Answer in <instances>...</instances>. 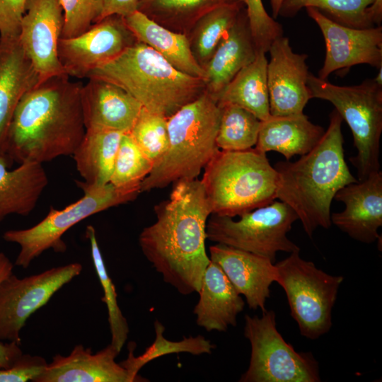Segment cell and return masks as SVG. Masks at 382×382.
<instances>
[{
    "label": "cell",
    "instance_id": "ab89813d",
    "mask_svg": "<svg viewBox=\"0 0 382 382\" xmlns=\"http://www.w3.org/2000/svg\"><path fill=\"white\" fill-rule=\"evenodd\" d=\"M28 0H0V38L18 37Z\"/></svg>",
    "mask_w": 382,
    "mask_h": 382
},
{
    "label": "cell",
    "instance_id": "83f0119b",
    "mask_svg": "<svg viewBox=\"0 0 382 382\" xmlns=\"http://www.w3.org/2000/svg\"><path fill=\"white\" fill-rule=\"evenodd\" d=\"M123 134L110 129H86L72 155L76 170L85 183L103 185L110 183Z\"/></svg>",
    "mask_w": 382,
    "mask_h": 382
},
{
    "label": "cell",
    "instance_id": "d590c367",
    "mask_svg": "<svg viewBox=\"0 0 382 382\" xmlns=\"http://www.w3.org/2000/svg\"><path fill=\"white\" fill-rule=\"evenodd\" d=\"M128 134L146 157L154 164L168 146V118L142 108Z\"/></svg>",
    "mask_w": 382,
    "mask_h": 382
},
{
    "label": "cell",
    "instance_id": "30bf717a",
    "mask_svg": "<svg viewBox=\"0 0 382 382\" xmlns=\"http://www.w3.org/2000/svg\"><path fill=\"white\" fill-rule=\"evenodd\" d=\"M244 336L251 347L250 363L240 382H319L318 363L313 354L296 352L279 332L276 315L245 316Z\"/></svg>",
    "mask_w": 382,
    "mask_h": 382
},
{
    "label": "cell",
    "instance_id": "f546056e",
    "mask_svg": "<svg viewBox=\"0 0 382 382\" xmlns=\"http://www.w3.org/2000/svg\"><path fill=\"white\" fill-rule=\"evenodd\" d=\"M154 330L156 337L154 342L141 354L134 355L136 345L132 342L129 345V353L127 359L120 362L127 369L134 382L148 381L139 376L138 373L144 365L156 358L166 354L181 352L190 353L193 355L211 354L215 347L209 340L202 335L185 337L180 341L167 340L163 335L165 327L158 320L154 322Z\"/></svg>",
    "mask_w": 382,
    "mask_h": 382
},
{
    "label": "cell",
    "instance_id": "52a82bcc",
    "mask_svg": "<svg viewBox=\"0 0 382 382\" xmlns=\"http://www.w3.org/2000/svg\"><path fill=\"white\" fill-rule=\"evenodd\" d=\"M307 86L311 98L331 103L349 125L357 151L349 161L357 169L358 180L381 170L382 86L374 79L355 86H337L309 72Z\"/></svg>",
    "mask_w": 382,
    "mask_h": 382
},
{
    "label": "cell",
    "instance_id": "ee69618b",
    "mask_svg": "<svg viewBox=\"0 0 382 382\" xmlns=\"http://www.w3.org/2000/svg\"><path fill=\"white\" fill-rule=\"evenodd\" d=\"M283 0H270L272 8V18L276 19L279 16V11Z\"/></svg>",
    "mask_w": 382,
    "mask_h": 382
},
{
    "label": "cell",
    "instance_id": "8d00e7d4",
    "mask_svg": "<svg viewBox=\"0 0 382 382\" xmlns=\"http://www.w3.org/2000/svg\"><path fill=\"white\" fill-rule=\"evenodd\" d=\"M64 24L61 37L77 36L96 23L103 10V0H59Z\"/></svg>",
    "mask_w": 382,
    "mask_h": 382
},
{
    "label": "cell",
    "instance_id": "7a4b0ae2",
    "mask_svg": "<svg viewBox=\"0 0 382 382\" xmlns=\"http://www.w3.org/2000/svg\"><path fill=\"white\" fill-rule=\"evenodd\" d=\"M66 74L39 83L21 99L12 118L6 155L11 163L42 164L72 156L86 132L82 84Z\"/></svg>",
    "mask_w": 382,
    "mask_h": 382
},
{
    "label": "cell",
    "instance_id": "7bdbcfd3",
    "mask_svg": "<svg viewBox=\"0 0 382 382\" xmlns=\"http://www.w3.org/2000/svg\"><path fill=\"white\" fill-rule=\"evenodd\" d=\"M369 12L375 25H381L382 21V0H375L369 8Z\"/></svg>",
    "mask_w": 382,
    "mask_h": 382
},
{
    "label": "cell",
    "instance_id": "ac0fdd59",
    "mask_svg": "<svg viewBox=\"0 0 382 382\" xmlns=\"http://www.w3.org/2000/svg\"><path fill=\"white\" fill-rule=\"evenodd\" d=\"M209 259L226 275L236 291L244 296L248 307L262 312L270 296V287L277 281V267L268 257L216 243L209 248Z\"/></svg>",
    "mask_w": 382,
    "mask_h": 382
},
{
    "label": "cell",
    "instance_id": "8fae6325",
    "mask_svg": "<svg viewBox=\"0 0 382 382\" xmlns=\"http://www.w3.org/2000/svg\"><path fill=\"white\" fill-rule=\"evenodd\" d=\"M239 219L211 214L207 239L250 252L275 261L278 252L300 251L287 233L298 220L294 211L282 201H273L239 216Z\"/></svg>",
    "mask_w": 382,
    "mask_h": 382
},
{
    "label": "cell",
    "instance_id": "e0dca14e",
    "mask_svg": "<svg viewBox=\"0 0 382 382\" xmlns=\"http://www.w3.org/2000/svg\"><path fill=\"white\" fill-rule=\"evenodd\" d=\"M345 204L340 212L330 214L331 223L350 238L371 244L379 239L382 226V172L371 173L366 178L349 183L335 195Z\"/></svg>",
    "mask_w": 382,
    "mask_h": 382
},
{
    "label": "cell",
    "instance_id": "d4e9b609",
    "mask_svg": "<svg viewBox=\"0 0 382 382\" xmlns=\"http://www.w3.org/2000/svg\"><path fill=\"white\" fill-rule=\"evenodd\" d=\"M325 132L320 125L311 122L303 112L288 115H270L261 121L255 149L267 153L276 151L289 161L303 156L319 142Z\"/></svg>",
    "mask_w": 382,
    "mask_h": 382
},
{
    "label": "cell",
    "instance_id": "277c9868",
    "mask_svg": "<svg viewBox=\"0 0 382 382\" xmlns=\"http://www.w3.org/2000/svg\"><path fill=\"white\" fill-rule=\"evenodd\" d=\"M121 87L142 108L170 117L206 91L203 79L183 73L149 46L136 41L87 76Z\"/></svg>",
    "mask_w": 382,
    "mask_h": 382
},
{
    "label": "cell",
    "instance_id": "5bb4252c",
    "mask_svg": "<svg viewBox=\"0 0 382 382\" xmlns=\"http://www.w3.org/2000/svg\"><path fill=\"white\" fill-rule=\"evenodd\" d=\"M307 14L319 27L325 43V57L318 72L327 80L335 71L366 64L377 69L382 66V27L354 28L340 25L314 8H306Z\"/></svg>",
    "mask_w": 382,
    "mask_h": 382
},
{
    "label": "cell",
    "instance_id": "7c38bea8",
    "mask_svg": "<svg viewBox=\"0 0 382 382\" xmlns=\"http://www.w3.org/2000/svg\"><path fill=\"white\" fill-rule=\"evenodd\" d=\"M82 269L73 262L23 278L13 273L4 278L0 282V341L21 345V331L28 318Z\"/></svg>",
    "mask_w": 382,
    "mask_h": 382
},
{
    "label": "cell",
    "instance_id": "4fadbf2b",
    "mask_svg": "<svg viewBox=\"0 0 382 382\" xmlns=\"http://www.w3.org/2000/svg\"><path fill=\"white\" fill-rule=\"evenodd\" d=\"M136 41L124 17L112 15L77 36L61 37L58 57L69 77L87 78L93 69L116 57Z\"/></svg>",
    "mask_w": 382,
    "mask_h": 382
},
{
    "label": "cell",
    "instance_id": "d6a6232c",
    "mask_svg": "<svg viewBox=\"0 0 382 382\" xmlns=\"http://www.w3.org/2000/svg\"><path fill=\"white\" fill-rule=\"evenodd\" d=\"M221 117L216 138L223 151H243L254 148L261 120L250 111L231 104L219 105Z\"/></svg>",
    "mask_w": 382,
    "mask_h": 382
},
{
    "label": "cell",
    "instance_id": "4316f807",
    "mask_svg": "<svg viewBox=\"0 0 382 382\" xmlns=\"http://www.w3.org/2000/svg\"><path fill=\"white\" fill-rule=\"evenodd\" d=\"M266 53L259 51L255 59L243 67L224 88L214 96L218 105L241 107L262 121L270 117Z\"/></svg>",
    "mask_w": 382,
    "mask_h": 382
},
{
    "label": "cell",
    "instance_id": "60d3db41",
    "mask_svg": "<svg viewBox=\"0 0 382 382\" xmlns=\"http://www.w3.org/2000/svg\"><path fill=\"white\" fill-rule=\"evenodd\" d=\"M13 265L6 255L0 252V282L13 273ZM21 345L15 342L0 341V366L8 368L23 354Z\"/></svg>",
    "mask_w": 382,
    "mask_h": 382
},
{
    "label": "cell",
    "instance_id": "6da1fadb",
    "mask_svg": "<svg viewBox=\"0 0 382 382\" xmlns=\"http://www.w3.org/2000/svg\"><path fill=\"white\" fill-rule=\"evenodd\" d=\"M154 207L156 221L139 236L141 250L165 282L180 294L198 292L210 259L205 247L211 210L200 180L173 184Z\"/></svg>",
    "mask_w": 382,
    "mask_h": 382
},
{
    "label": "cell",
    "instance_id": "4dcf8cb0",
    "mask_svg": "<svg viewBox=\"0 0 382 382\" xmlns=\"http://www.w3.org/2000/svg\"><path fill=\"white\" fill-rule=\"evenodd\" d=\"M243 7L241 4L216 8L202 17L187 35L191 52L203 69Z\"/></svg>",
    "mask_w": 382,
    "mask_h": 382
},
{
    "label": "cell",
    "instance_id": "1f68e13d",
    "mask_svg": "<svg viewBox=\"0 0 382 382\" xmlns=\"http://www.w3.org/2000/svg\"><path fill=\"white\" fill-rule=\"evenodd\" d=\"M375 0H283L279 16H295L302 8H314L329 19L354 28L376 26L369 12Z\"/></svg>",
    "mask_w": 382,
    "mask_h": 382
},
{
    "label": "cell",
    "instance_id": "e575fe53",
    "mask_svg": "<svg viewBox=\"0 0 382 382\" xmlns=\"http://www.w3.org/2000/svg\"><path fill=\"white\" fill-rule=\"evenodd\" d=\"M154 163L142 153L131 136L124 133L110 179L115 187L140 193V185L149 174Z\"/></svg>",
    "mask_w": 382,
    "mask_h": 382
},
{
    "label": "cell",
    "instance_id": "3957f363",
    "mask_svg": "<svg viewBox=\"0 0 382 382\" xmlns=\"http://www.w3.org/2000/svg\"><path fill=\"white\" fill-rule=\"evenodd\" d=\"M342 118L336 110L319 142L296 161L277 162V198L289 206L311 238L318 227L331 225L330 207L336 193L358 181L345 159Z\"/></svg>",
    "mask_w": 382,
    "mask_h": 382
},
{
    "label": "cell",
    "instance_id": "f6af8a7d",
    "mask_svg": "<svg viewBox=\"0 0 382 382\" xmlns=\"http://www.w3.org/2000/svg\"><path fill=\"white\" fill-rule=\"evenodd\" d=\"M374 79L378 85L382 86V66L378 68V74Z\"/></svg>",
    "mask_w": 382,
    "mask_h": 382
},
{
    "label": "cell",
    "instance_id": "b9f144b4",
    "mask_svg": "<svg viewBox=\"0 0 382 382\" xmlns=\"http://www.w3.org/2000/svg\"><path fill=\"white\" fill-rule=\"evenodd\" d=\"M139 1L103 0V10L98 21L112 15L127 16L137 10Z\"/></svg>",
    "mask_w": 382,
    "mask_h": 382
},
{
    "label": "cell",
    "instance_id": "836d02e7",
    "mask_svg": "<svg viewBox=\"0 0 382 382\" xmlns=\"http://www.w3.org/2000/svg\"><path fill=\"white\" fill-rule=\"evenodd\" d=\"M86 236L88 239L91 253L96 272L103 291L102 301L108 309V323L111 334L110 344L119 352L122 350L129 332L128 323L117 303V294L112 279L109 276L98 243L95 228L86 227Z\"/></svg>",
    "mask_w": 382,
    "mask_h": 382
},
{
    "label": "cell",
    "instance_id": "d6986e66",
    "mask_svg": "<svg viewBox=\"0 0 382 382\" xmlns=\"http://www.w3.org/2000/svg\"><path fill=\"white\" fill-rule=\"evenodd\" d=\"M119 353L111 344L94 354L77 345L66 356L54 355L33 382H134L116 362Z\"/></svg>",
    "mask_w": 382,
    "mask_h": 382
},
{
    "label": "cell",
    "instance_id": "2e32d148",
    "mask_svg": "<svg viewBox=\"0 0 382 382\" xmlns=\"http://www.w3.org/2000/svg\"><path fill=\"white\" fill-rule=\"evenodd\" d=\"M267 77L271 115L303 112L311 96L307 86L308 55L293 51L288 37L275 39L268 50Z\"/></svg>",
    "mask_w": 382,
    "mask_h": 382
},
{
    "label": "cell",
    "instance_id": "7402d4cb",
    "mask_svg": "<svg viewBox=\"0 0 382 382\" xmlns=\"http://www.w3.org/2000/svg\"><path fill=\"white\" fill-rule=\"evenodd\" d=\"M257 52L247 11L243 7L204 69L206 91L216 96L243 67L255 59Z\"/></svg>",
    "mask_w": 382,
    "mask_h": 382
},
{
    "label": "cell",
    "instance_id": "9a60e30c",
    "mask_svg": "<svg viewBox=\"0 0 382 382\" xmlns=\"http://www.w3.org/2000/svg\"><path fill=\"white\" fill-rule=\"evenodd\" d=\"M63 24L59 0H28L18 38L40 82L65 74L58 57Z\"/></svg>",
    "mask_w": 382,
    "mask_h": 382
},
{
    "label": "cell",
    "instance_id": "9c48e42d",
    "mask_svg": "<svg viewBox=\"0 0 382 382\" xmlns=\"http://www.w3.org/2000/svg\"><path fill=\"white\" fill-rule=\"evenodd\" d=\"M295 251L275 264L277 281L285 291L290 313L300 334L317 340L332 326V310L342 276L331 275Z\"/></svg>",
    "mask_w": 382,
    "mask_h": 382
},
{
    "label": "cell",
    "instance_id": "74e56055",
    "mask_svg": "<svg viewBox=\"0 0 382 382\" xmlns=\"http://www.w3.org/2000/svg\"><path fill=\"white\" fill-rule=\"evenodd\" d=\"M257 51L267 53L273 41L283 35L282 25L266 11L262 0H243Z\"/></svg>",
    "mask_w": 382,
    "mask_h": 382
},
{
    "label": "cell",
    "instance_id": "8992f818",
    "mask_svg": "<svg viewBox=\"0 0 382 382\" xmlns=\"http://www.w3.org/2000/svg\"><path fill=\"white\" fill-rule=\"evenodd\" d=\"M200 180L211 214L240 216L277 199V171L266 154L255 148L219 150Z\"/></svg>",
    "mask_w": 382,
    "mask_h": 382
},
{
    "label": "cell",
    "instance_id": "f1b7e54d",
    "mask_svg": "<svg viewBox=\"0 0 382 382\" xmlns=\"http://www.w3.org/2000/svg\"><path fill=\"white\" fill-rule=\"evenodd\" d=\"M243 0H139L137 10L161 25L187 35L195 24L212 10Z\"/></svg>",
    "mask_w": 382,
    "mask_h": 382
},
{
    "label": "cell",
    "instance_id": "ba28073f",
    "mask_svg": "<svg viewBox=\"0 0 382 382\" xmlns=\"http://www.w3.org/2000/svg\"><path fill=\"white\" fill-rule=\"evenodd\" d=\"M83 192L81 198L62 209L50 208L47 216L35 225L24 229L8 230L3 238L19 245L15 265L24 269L45 251L52 249L64 253L62 239L71 227L97 213L133 201L139 194L120 190L111 183L95 185L76 181Z\"/></svg>",
    "mask_w": 382,
    "mask_h": 382
},
{
    "label": "cell",
    "instance_id": "f35d334b",
    "mask_svg": "<svg viewBox=\"0 0 382 382\" xmlns=\"http://www.w3.org/2000/svg\"><path fill=\"white\" fill-rule=\"evenodd\" d=\"M47 364L42 357L23 354L12 366H0V382L33 381L42 374Z\"/></svg>",
    "mask_w": 382,
    "mask_h": 382
},
{
    "label": "cell",
    "instance_id": "484cf974",
    "mask_svg": "<svg viewBox=\"0 0 382 382\" xmlns=\"http://www.w3.org/2000/svg\"><path fill=\"white\" fill-rule=\"evenodd\" d=\"M124 21L137 41L151 47L178 71L204 81V69L195 60L186 35L161 25L138 10L125 16Z\"/></svg>",
    "mask_w": 382,
    "mask_h": 382
},
{
    "label": "cell",
    "instance_id": "603a6c76",
    "mask_svg": "<svg viewBox=\"0 0 382 382\" xmlns=\"http://www.w3.org/2000/svg\"><path fill=\"white\" fill-rule=\"evenodd\" d=\"M197 293L199 299L193 311L197 325L207 331L219 332L236 325L245 301L221 268L211 260Z\"/></svg>",
    "mask_w": 382,
    "mask_h": 382
},
{
    "label": "cell",
    "instance_id": "ffe728a7",
    "mask_svg": "<svg viewBox=\"0 0 382 382\" xmlns=\"http://www.w3.org/2000/svg\"><path fill=\"white\" fill-rule=\"evenodd\" d=\"M81 103L86 129H103L128 133L142 106L132 96L116 84L89 78L82 85Z\"/></svg>",
    "mask_w": 382,
    "mask_h": 382
},
{
    "label": "cell",
    "instance_id": "5b68a950",
    "mask_svg": "<svg viewBox=\"0 0 382 382\" xmlns=\"http://www.w3.org/2000/svg\"><path fill=\"white\" fill-rule=\"evenodd\" d=\"M221 108L205 91L168 118V146L140 185V192L197 179L219 150Z\"/></svg>",
    "mask_w": 382,
    "mask_h": 382
},
{
    "label": "cell",
    "instance_id": "cb8c5ba5",
    "mask_svg": "<svg viewBox=\"0 0 382 382\" xmlns=\"http://www.w3.org/2000/svg\"><path fill=\"white\" fill-rule=\"evenodd\" d=\"M11 165L6 156L0 155V221L9 215L30 214L49 181L41 163L23 162L10 170Z\"/></svg>",
    "mask_w": 382,
    "mask_h": 382
},
{
    "label": "cell",
    "instance_id": "44dd1931",
    "mask_svg": "<svg viewBox=\"0 0 382 382\" xmlns=\"http://www.w3.org/2000/svg\"><path fill=\"white\" fill-rule=\"evenodd\" d=\"M40 83V77L19 38H0V155L14 112L23 96Z\"/></svg>",
    "mask_w": 382,
    "mask_h": 382
}]
</instances>
